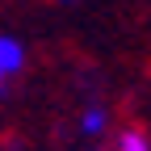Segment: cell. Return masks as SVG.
<instances>
[{"mask_svg":"<svg viewBox=\"0 0 151 151\" xmlns=\"http://www.w3.org/2000/svg\"><path fill=\"white\" fill-rule=\"evenodd\" d=\"M113 109L105 101H84L80 105V118H76V134H80L84 143H105L113 134Z\"/></svg>","mask_w":151,"mask_h":151,"instance_id":"6da1fadb","label":"cell"},{"mask_svg":"<svg viewBox=\"0 0 151 151\" xmlns=\"http://www.w3.org/2000/svg\"><path fill=\"white\" fill-rule=\"evenodd\" d=\"M29 67V46L17 34H0V76L4 80H17Z\"/></svg>","mask_w":151,"mask_h":151,"instance_id":"7a4b0ae2","label":"cell"},{"mask_svg":"<svg viewBox=\"0 0 151 151\" xmlns=\"http://www.w3.org/2000/svg\"><path fill=\"white\" fill-rule=\"evenodd\" d=\"M59 4H71V0H59Z\"/></svg>","mask_w":151,"mask_h":151,"instance_id":"8992f818","label":"cell"},{"mask_svg":"<svg viewBox=\"0 0 151 151\" xmlns=\"http://www.w3.org/2000/svg\"><path fill=\"white\" fill-rule=\"evenodd\" d=\"M71 151H109V147H105V143H84V139H80Z\"/></svg>","mask_w":151,"mask_h":151,"instance_id":"277c9868","label":"cell"},{"mask_svg":"<svg viewBox=\"0 0 151 151\" xmlns=\"http://www.w3.org/2000/svg\"><path fill=\"white\" fill-rule=\"evenodd\" d=\"M4 84H9V80H4V76H0V92H4Z\"/></svg>","mask_w":151,"mask_h":151,"instance_id":"5b68a950","label":"cell"},{"mask_svg":"<svg viewBox=\"0 0 151 151\" xmlns=\"http://www.w3.org/2000/svg\"><path fill=\"white\" fill-rule=\"evenodd\" d=\"M109 151H151V134L143 126H113Z\"/></svg>","mask_w":151,"mask_h":151,"instance_id":"3957f363","label":"cell"}]
</instances>
